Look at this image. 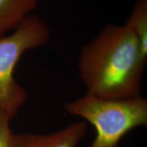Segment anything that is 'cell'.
Segmentation results:
<instances>
[{"label":"cell","mask_w":147,"mask_h":147,"mask_svg":"<svg viewBox=\"0 0 147 147\" xmlns=\"http://www.w3.org/2000/svg\"><path fill=\"white\" fill-rule=\"evenodd\" d=\"M49 38L47 24L32 13L25 18L12 34L0 37V110L12 119L27 98L25 90L14 77L16 66L26 51L45 45Z\"/></svg>","instance_id":"cell-3"},{"label":"cell","mask_w":147,"mask_h":147,"mask_svg":"<svg viewBox=\"0 0 147 147\" xmlns=\"http://www.w3.org/2000/svg\"><path fill=\"white\" fill-rule=\"evenodd\" d=\"M11 119L8 114L0 110V147H16L15 134L10 126Z\"/></svg>","instance_id":"cell-7"},{"label":"cell","mask_w":147,"mask_h":147,"mask_svg":"<svg viewBox=\"0 0 147 147\" xmlns=\"http://www.w3.org/2000/svg\"><path fill=\"white\" fill-rule=\"evenodd\" d=\"M38 3V0H0V37L15 29Z\"/></svg>","instance_id":"cell-5"},{"label":"cell","mask_w":147,"mask_h":147,"mask_svg":"<svg viewBox=\"0 0 147 147\" xmlns=\"http://www.w3.org/2000/svg\"><path fill=\"white\" fill-rule=\"evenodd\" d=\"M147 55L130 29L108 25L82 47L79 76L87 94L108 100L141 96Z\"/></svg>","instance_id":"cell-1"},{"label":"cell","mask_w":147,"mask_h":147,"mask_svg":"<svg viewBox=\"0 0 147 147\" xmlns=\"http://www.w3.org/2000/svg\"><path fill=\"white\" fill-rule=\"evenodd\" d=\"M147 55V0H137L125 24Z\"/></svg>","instance_id":"cell-6"},{"label":"cell","mask_w":147,"mask_h":147,"mask_svg":"<svg viewBox=\"0 0 147 147\" xmlns=\"http://www.w3.org/2000/svg\"><path fill=\"white\" fill-rule=\"evenodd\" d=\"M64 108L95 127L97 136L91 147H117L127 133L147 124V101L142 96L108 100L87 93L66 103Z\"/></svg>","instance_id":"cell-2"},{"label":"cell","mask_w":147,"mask_h":147,"mask_svg":"<svg viewBox=\"0 0 147 147\" xmlns=\"http://www.w3.org/2000/svg\"><path fill=\"white\" fill-rule=\"evenodd\" d=\"M86 132V124L78 121L49 134H15L16 147H77Z\"/></svg>","instance_id":"cell-4"}]
</instances>
